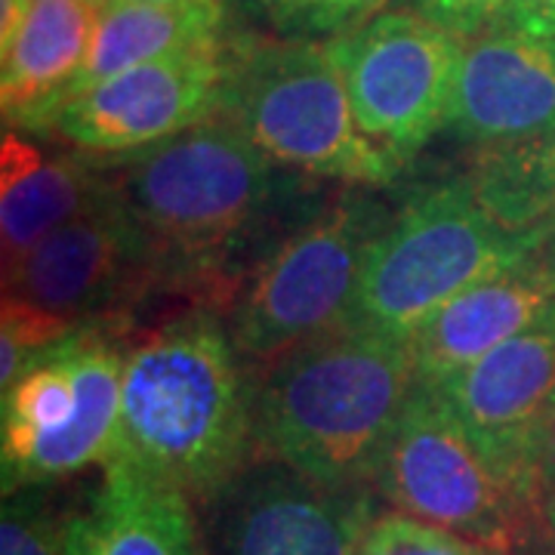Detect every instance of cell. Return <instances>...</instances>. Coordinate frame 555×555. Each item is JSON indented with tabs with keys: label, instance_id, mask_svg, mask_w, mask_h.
Returning <instances> with one entry per match:
<instances>
[{
	"label": "cell",
	"instance_id": "obj_2",
	"mask_svg": "<svg viewBox=\"0 0 555 555\" xmlns=\"http://www.w3.org/2000/svg\"><path fill=\"white\" fill-rule=\"evenodd\" d=\"M124 210L149 244L160 284L225 291L235 262L291 207L297 177L281 170L222 115L133 155L108 158ZM254 259V262H257Z\"/></svg>",
	"mask_w": 555,
	"mask_h": 555
},
{
	"label": "cell",
	"instance_id": "obj_27",
	"mask_svg": "<svg viewBox=\"0 0 555 555\" xmlns=\"http://www.w3.org/2000/svg\"><path fill=\"white\" fill-rule=\"evenodd\" d=\"M537 491H540V506L555 496V416H553V423H550V433H546V438H543V451H540Z\"/></svg>",
	"mask_w": 555,
	"mask_h": 555
},
{
	"label": "cell",
	"instance_id": "obj_3",
	"mask_svg": "<svg viewBox=\"0 0 555 555\" xmlns=\"http://www.w3.org/2000/svg\"><path fill=\"white\" fill-rule=\"evenodd\" d=\"M416 389L411 339L339 324L254 374L257 451L327 485H371Z\"/></svg>",
	"mask_w": 555,
	"mask_h": 555
},
{
	"label": "cell",
	"instance_id": "obj_17",
	"mask_svg": "<svg viewBox=\"0 0 555 555\" xmlns=\"http://www.w3.org/2000/svg\"><path fill=\"white\" fill-rule=\"evenodd\" d=\"M68 555H201L192 500L137 469L105 463L100 491L68 521Z\"/></svg>",
	"mask_w": 555,
	"mask_h": 555
},
{
	"label": "cell",
	"instance_id": "obj_7",
	"mask_svg": "<svg viewBox=\"0 0 555 555\" xmlns=\"http://www.w3.org/2000/svg\"><path fill=\"white\" fill-rule=\"evenodd\" d=\"M124 327L100 318L75 327L10 389L0 411L3 494L47 488L115 451L124 383Z\"/></svg>",
	"mask_w": 555,
	"mask_h": 555
},
{
	"label": "cell",
	"instance_id": "obj_23",
	"mask_svg": "<svg viewBox=\"0 0 555 555\" xmlns=\"http://www.w3.org/2000/svg\"><path fill=\"white\" fill-rule=\"evenodd\" d=\"M356 555H506L469 537L444 531L404 513H386L371 521Z\"/></svg>",
	"mask_w": 555,
	"mask_h": 555
},
{
	"label": "cell",
	"instance_id": "obj_12",
	"mask_svg": "<svg viewBox=\"0 0 555 555\" xmlns=\"http://www.w3.org/2000/svg\"><path fill=\"white\" fill-rule=\"evenodd\" d=\"M158 284L149 244L108 185L87 214L60 225L3 275V297L87 324L115 318Z\"/></svg>",
	"mask_w": 555,
	"mask_h": 555
},
{
	"label": "cell",
	"instance_id": "obj_25",
	"mask_svg": "<svg viewBox=\"0 0 555 555\" xmlns=\"http://www.w3.org/2000/svg\"><path fill=\"white\" fill-rule=\"evenodd\" d=\"M386 0H306L287 25L299 35H343L383 13Z\"/></svg>",
	"mask_w": 555,
	"mask_h": 555
},
{
	"label": "cell",
	"instance_id": "obj_29",
	"mask_svg": "<svg viewBox=\"0 0 555 555\" xmlns=\"http://www.w3.org/2000/svg\"><path fill=\"white\" fill-rule=\"evenodd\" d=\"M521 10H528V13H534V16H540L543 22L555 25V0H528Z\"/></svg>",
	"mask_w": 555,
	"mask_h": 555
},
{
	"label": "cell",
	"instance_id": "obj_9",
	"mask_svg": "<svg viewBox=\"0 0 555 555\" xmlns=\"http://www.w3.org/2000/svg\"><path fill=\"white\" fill-rule=\"evenodd\" d=\"M364 137L398 164L448 130L463 38L411 10H383L327 40Z\"/></svg>",
	"mask_w": 555,
	"mask_h": 555
},
{
	"label": "cell",
	"instance_id": "obj_6",
	"mask_svg": "<svg viewBox=\"0 0 555 555\" xmlns=\"http://www.w3.org/2000/svg\"><path fill=\"white\" fill-rule=\"evenodd\" d=\"M389 219L383 201L346 185L262 250L225 318L250 374L346 324L367 250Z\"/></svg>",
	"mask_w": 555,
	"mask_h": 555
},
{
	"label": "cell",
	"instance_id": "obj_18",
	"mask_svg": "<svg viewBox=\"0 0 555 555\" xmlns=\"http://www.w3.org/2000/svg\"><path fill=\"white\" fill-rule=\"evenodd\" d=\"M100 0H35L3 50L0 108L16 130H38L78 78L102 16Z\"/></svg>",
	"mask_w": 555,
	"mask_h": 555
},
{
	"label": "cell",
	"instance_id": "obj_19",
	"mask_svg": "<svg viewBox=\"0 0 555 555\" xmlns=\"http://www.w3.org/2000/svg\"><path fill=\"white\" fill-rule=\"evenodd\" d=\"M229 43L232 40L225 35V0H112L102 7L90 53L62 102L142 62L173 60L185 53L219 50Z\"/></svg>",
	"mask_w": 555,
	"mask_h": 555
},
{
	"label": "cell",
	"instance_id": "obj_32",
	"mask_svg": "<svg viewBox=\"0 0 555 555\" xmlns=\"http://www.w3.org/2000/svg\"><path fill=\"white\" fill-rule=\"evenodd\" d=\"M546 222V232H550V238H546V247H550V254L555 257V210L550 214V219H543Z\"/></svg>",
	"mask_w": 555,
	"mask_h": 555
},
{
	"label": "cell",
	"instance_id": "obj_15",
	"mask_svg": "<svg viewBox=\"0 0 555 555\" xmlns=\"http://www.w3.org/2000/svg\"><path fill=\"white\" fill-rule=\"evenodd\" d=\"M555 309L550 247L441 306L414 337L416 386L438 389Z\"/></svg>",
	"mask_w": 555,
	"mask_h": 555
},
{
	"label": "cell",
	"instance_id": "obj_5",
	"mask_svg": "<svg viewBox=\"0 0 555 555\" xmlns=\"http://www.w3.org/2000/svg\"><path fill=\"white\" fill-rule=\"evenodd\" d=\"M217 115L291 173L379 189L404 167L358 127L327 40H235Z\"/></svg>",
	"mask_w": 555,
	"mask_h": 555
},
{
	"label": "cell",
	"instance_id": "obj_31",
	"mask_svg": "<svg viewBox=\"0 0 555 555\" xmlns=\"http://www.w3.org/2000/svg\"><path fill=\"white\" fill-rule=\"evenodd\" d=\"M506 555H550V553H537V550H531V546H528V537H525V540H518L516 546H513Z\"/></svg>",
	"mask_w": 555,
	"mask_h": 555
},
{
	"label": "cell",
	"instance_id": "obj_1",
	"mask_svg": "<svg viewBox=\"0 0 555 555\" xmlns=\"http://www.w3.org/2000/svg\"><path fill=\"white\" fill-rule=\"evenodd\" d=\"M259 456L254 374L210 306L127 346L115 451L105 463L217 503Z\"/></svg>",
	"mask_w": 555,
	"mask_h": 555
},
{
	"label": "cell",
	"instance_id": "obj_8",
	"mask_svg": "<svg viewBox=\"0 0 555 555\" xmlns=\"http://www.w3.org/2000/svg\"><path fill=\"white\" fill-rule=\"evenodd\" d=\"M371 488L396 513L509 553L528 537V503L491 469L438 389L416 386L379 456Z\"/></svg>",
	"mask_w": 555,
	"mask_h": 555
},
{
	"label": "cell",
	"instance_id": "obj_22",
	"mask_svg": "<svg viewBox=\"0 0 555 555\" xmlns=\"http://www.w3.org/2000/svg\"><path fill=\"white\" fill-rule=\"evenodd\" d=\"M68 521L40 488L3 494L0 555H68Z\"/></svg>",
	"mask_w": 555,
	"mask_h": 555
},
{
	"label": "cell",
	"instance_id": "obj_34",
	"mask_svg": "<svg viewBox=\"0 0 555 555\" xmlns=\"http://www.w3.org/2000/svg\"><path fill=\"white\" fill-rule=\"evenodd\" d=\"M100 3H112V0H100Z\"/></svg>",
	"mask_w": 555,
	"mask_h": 555
},
{
	"label": "cell",
	"instance_id": "obj_26",
	"mask_svg": "<svg viewBox=\"0 0 555 555\" xmlns=\"http://www.w3.org/2000/svg\"><path fill=\"white\" fill-rule=\"evenodd\" d=\"M35 0H0V53L16 40Z\"/></svg>",
	"mask_w": 555,
	"mask_h": 555
},
{
	"label": "cell",
	"instance_id": "obj_24",
	"mask_svg": "<svg viewBox=\"0 0 555 555\" xmlns=\"http://www.w3.org/2000/svg\"><path fill=\"white\" fill-rule=\"evenodd\" d=\"M416 13L429 16L460 38H473L488 25L513 16L528 0H411Z\"/></svg>",
	"mask_w": 555,
	"mask_h": 555
},
{
	"label": "cell",
	"instance_id": "obj_11",
	"mask_svg": "<svg viewBox=\"0 0 555 555\" xmlns=\"http://www.w3.org/2000/svg\"><path fill=\"white\" fill-rule=\"evenodd\" d=\"M438 392L496 476L540 506L537 466L555 416V309Z\"/></svg>",
	"mask_w": 555,
	"mask_h": 555
},
{
	"label": "cell",
	"instance_id": "obj_20",
	"mask_svg": "<svg viewBox=\"0 0 555 555\" xmlns=\"http://www.w3.org/2000/svg\"><path fill=\"white\" fill-rule=\"evenodd\" d=\"M469 179L496 219L513 229H534L555 210V133L478 155Z\"/></svg>",
	"mask_w": 555,
	"mask_h": 555
},
{
	"label": "cell",
	"instance_id": "obj_21",
	"mask_svg": "<svg viewBox=\"0 0 555 555\" xmlns=\"http://www.w3.org/2000/svg\"><path fill=\"white\" fill-rule=\"evenodd\" d=\"M75 327L68 318L43 312L38 306H28L16 297H3L0 312V389H10L16 379L47 356L53 346H60Z\"/></svg>",
	"mask_w": 555,
	"mask_h": 555
},
{
	"label": "cell",
	"instance_id": "obj_14",
	"mask_svg": "<svg viewBox=\"0 0 555 555\" xmlns=\"http://www.w3.org/2000/svg\"><path fill=\"white\" fill-rule=\"evenodd\" d=\"M214 506V555H356L377 518V491L315 481L262 456Z\"/></svg>",
	"mask_w": 555,
	"mask_h": 555
},
{
	"label": "cell",
	"instance_id": "obj_13",
	"mask_svg": "<svg viewBox=\"0 0 555 555\" xmlns=\"http://www.w3.org/2000/svg\"><path fill=\"white\" fill-rule=\"evenodd\" d=\"M448 130L478 155L555 133V25L516 10L463 38Z\"/></svg>",
	"mask_w": 555,
	"mask_h": 555
},
{
	"label": "cell",
	"instance_id": "obj_28",
	"mask_svg": "<svg viewBox=\"0 0 555 555\" xmlns=\"http://www.w3.org/2000/svg\"><path fill=\"white\" fill-rule=\"evenodd\" d=\"M254 3H259L272 20L281 25V28H287L291 22H294V16H297L299 10H302V3L306 0H254Z\"/></svg>",
	"mask_w": 555,
	"mask_h": 555
},
{
	"label": "cell",
	"instance_id": "obj_33",
	"mask_svg": "<svg viewBox=\"0 0 555 555\" xmlns=\"http://www.w3.org/2000/svg\"><path fill=\"white\" fill-rule=\"evenodd\" d=\"M145 3H177V0H145Z\"/></svg>",
	"mask_w": 555,
	"mask_h": 555
},
{
	"label": "cell",
	"instance_id": "obj_30",
	"mask_svg": "<svg viewBox=\"0 0 555 555\" xmlns=\"http://www.w3.org/2000/svg\"><path fill=\"white\" fill-rule=\"evenodd\" d=\"M543 521L550 525V531L555 534V496H553V500H546V503H543Z\"/></svg>",
	"mask_w": 555,
	"mask_h": 555
},
{
	"label": "cell",
	"instance_id": "obj_4",
	"mask_svg": "<svg viewBox=\"0 0 555 555\" xmlns=\"http://www.w3.org/2000/svg\"><path fill=\"white\" fill-rule=\"evenodd\" d=\"M546 222L513 229L476 182L451 177L414 192L371 244L346 324L411 339L441 306L546 247Z\"/></svg>",
	"mask_w": 555,
	"mask_h": 555
},
{
	"label": "cell",
	"instance_id": "obj_10",
	"mask_svg": "<svg viewBox=\"0 0 555 555\" xmlns=\"http://www.w3.org/2000/svg\"><path fill=\"white\" fill-rule=\"evenodd\" d=\"M232 47L142 62L93 83L53 108L40 133L100 158L149 149L214 118L222 102Z\"/></svg>",
	"mask_w": 555,
	"mask_h": 555
},
{
	"label": "cell",
	"instance_id": "obj_16",
	"mask_svg": "<svg viewBox=\"0 0 555 555\" xmlns=\"http://www.w3.org/2000/svg\"><path fill=\"white\" fill-rule=\"evenodd\" d=\"M108 160L100 155H43L38 142L7 130L0 145V247L3 275L60 225L87 214L108 192Z\"/></svg>",
	"mask_w": 555,
	"mask_h": 555
}]
</instances>
